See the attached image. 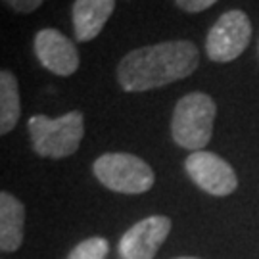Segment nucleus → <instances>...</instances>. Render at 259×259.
<instances>
[{"label":"nucleus","instance_id":"f257e3e1","mask_svg":"<svg viewBox=\"0 0 259 259\" xmlns=\"http://www.w3.org/2000/svg\"><path fill=\"white\" fill-rule=\"evenodd\" d=\"M200 65V52L190 40H167L131 50L117 65L125 93H146L186 79Z\"/></svg>","mask_w":259,"mask_h":259},{"label":"nucleus","instance_id":"f03ea898","mask_svg":"<svg viewBox=\"0 0 259 259\" xmlns=\"http://www.w3.org/2000/svg\"><path fill=\"white\" fill-rule=\"evenodd\" d=\"M29 137L35 154L40 157L73 156L84 137V115L81 111H69L62 117L50 119L47 115H33L27 123Z\"/></svg>","mask_w":259,"mask_h":259},{"label":"nucleus","instance_id":"7ed1b4c3","mask_svg":"<svg viewBox=\"0 0 259 259\" xmlns=\"http://www.w3.org/2000/svg\"><path fill=\"white\" fill-rule=\"evenodd\" d=\"M217 104L209 94L190 93L177 102L171 119V135L181 148L200 152L213 135Z\"/></svg>","mask_w":259,"mask_h":259},{"label":"nucleus","instance_id":"20e7f679","mask_svg":"<svg viewBox=\"0 0 259 259\" xmlns=\"http://www.w3.org/2000/svg\"><path fill=\"white\" fill-rule=\"evenodd\" d=\"M94 177L106 188L119 194H144L156 183L152 167L139 156L110 152L100 156L93 165Z\"/></svg>","mask_w":259,"mask_h":259},{"label":"nucleus","instance_id":"39448f33","mask_svg":"<svg viewBox=\"0 0 259 259\" xmlns=\"http://www.w3.org/2000/svg\"><path fill=\"white\" fill-rule=\"evenodd\" d=\"M251 38V21L246 12L231 10L215 21L205 38V52L211 62L229 64L248 48Z\"/></svg>","mask_w":259,"mask_h":259},{"label":"nucleus","instance_id":"423d86ee","mask_svg":"<svg viewBox=\"0 0 259 259\" xmlns=\"http://www.w3.org/2000/svg\"><path fill=\"white\" fill-rule=\"evenodd\" d=\"M185 169L196 185L211 196H229L238 186V179L231 163L213 152H192L186 157Z\"/></svg>","mask_w":259,"mask_h":259},{"label":"nucleus","instance_id":"0eeeda50","mask_svg":"<svg viewBox=\"0 0 259 259\" xmlns=\"http://www.w3.org/2000/svg\"><path fill=\"white\" fill-rule=\"evenodd\" d=\"M171 232V219L165 215H150L135 223L121 236L119 253L123 259H154Z\"/></svg>","mask_w":259,"mask_h":259},{"label":"nucleus","instance_id":"6e6552de","mask_svg":"<svg viewBox=\"0 0 259 259\" xmlns=\"http://www.w3.org/2000/svg\"><path fill=\"white\" fill-rule=\"evenodd\" d=\"M35 54L48 71L60 77H69L79 69V52L73 40L58 29H40L35 35Z\"/></svg>","mask_w":259,"mask_h":259},{"label":"nucleus","instance_id":"1a4fd4ad","mask_svg":"<svg viewBox=\"0 0 259 259\" xmlns=\"http://www.w3.org/2000/svg\"><path fill=\"white\" fill-rule=\"evenodd\" d=\"M115 10V0H75L73 16L75 38L79 42H89L100 35L106 21Z\"/></svg>","mask_w":259,"mask_h":259},{"label":"nucleus","instance_id":"9d476101","mask_svg":"<svg viewBox=\"0 0 259 259\" xmlns=\"http://www.w3.org/2000/svg\"><path fill=\"white\" fill-rule=\"evenodd\" d=\"M25 207L10 192L0 194V250L4 253L19 250L23 242Z\"/></svg>","mask_w":259,"mask_h":259},{"label":"nucleus","instance_id":"9b49d317","mask_svg":"<svg viewBox=\"0 0 259 259\" xmlns=\"http://www.w3.org/2000/svg\"><path fill=\"white\" fill-rule=\"evenodd\" d=\"M21 102H19V84L16 75L2 69L0 71V135H8L18 125Z\"/></svg>","mask_w":259,"mask_h":259},{"label":"nucleus","instance_id":"f8f14e48","mask_svg":"<svg viewBox=\"0 0 259 259\" xmlns=\"http://www.w3.org/2000/svg\"><path fill=\"white\" fill-rule=\"evenodd\" d=\"M110 251V244L106 238L93 236L87 240L79 242L73 250L69 251L67 259H106Z\"/></svg>","mask_w":259,"mask_h":259},{"label":"nucleus","instance_id":"ddd939ff","mask_svg":"<svg viewBox=\"0 0 259 259\" xmlns=\"http://www.w3.org/2000/svg\"><path fill=\"white\" fill-rule=\"evenodd\" d=\"M175 2L179 8L188 12V14H198V12L211 8L217 0H175Z\"/></svg>","mask_w":259,"mask_h":259},{"label":"nucleus","instance_id":"4468645a","mask_svg":"<svg viewBox=\"0 0 259 259\" xmlns=\"http://www.w3.org/2000/svg\"><path fill=\"white\" fill-rule=\"evenodd\" d=\"M4 4H8L10 8L18 14H31L38 10V6L45 2V0H2Z\"/></svg>","mask_w":259,"mask_h":259},{"label":"nucleus","instance_id":"2eb2a0df","mask_svg":"<svg viewBox=\"0 0 259 259\" xmlns=\"http://www.w3.org/2000/svg\"><path fill=\"white\" fill-rule=\"evenodd\" d=\"M175 259H198V257H175Z\"/></svg>","mask_w":259,"mask_h":259}]
</instances>
